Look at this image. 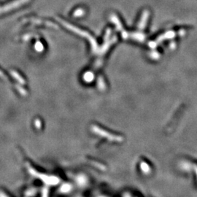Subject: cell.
I'll use <instances>...</instances> for the list:
<instances>
[{"label": "cell", "instance_id": "obj_1", "mask_svg": "<svg viewBox=\"0 0 197 197\" xmlns=\"http://www.w3.org/2000/svg\"><path fill=\"white\" fill-rule=\"evenodd\" d=\"M72 189L71 185L69 184V183H66V184H64L61 187V191L62 193H68L70 192Z\"/></svg>", "mask_w": 197, "mask_h": 197}, {"label": "cell", "instance_id": "obj_2", "mask_svg": "<svg viewBox=\"0 0 197 197\" xmlns=\"http://www.w3.org/2000/svg\"><path fill=\"white\" fill-rule=\"evenodd\" d=\"M77 183H78L79 185H84L86 183V180H85V177H77Z\"/></svg>", "mask_w": 197, "mask_h": 197}, {"label": "cell", "instance_id": "obj_3", "mask_svg": "<svg viewBox=\"0 0 197 197\" xmlns=\"http://www.w3.org/2000/svg\"><path fill=\"white\" fill-rule=\"evenodd\" d=\"M141 168H142V172H145V173H149L150 172V167L148 166V164H146L145 163H142L141 164Z\"/></svg>", "mask_w": 197, "mask_h": 197}, {"label": "cell", "instance_id": "obj_4", "mask_svg": "<svg viewBox=\"0 0 197 197\" xmlns=\"http://www.w3.org/2000/svg\"><path fill=\"white\" fill-rule=\"evenodd\" d=\"M125 197H130V196H125Z\"/></svg>", "mask_w": 197, "mask_h": 197}]
</instances>
